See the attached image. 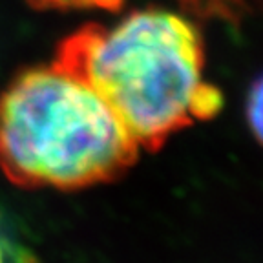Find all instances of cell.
<instances>
[{
    "label": "cell",
    "mask_w": 263,
    "mask_h": 263,
    "mask_svg": "<svg viewBox=\"0 0 263 263\" xmlns=\"http://www.w3.org/2000/svg\"><path fill=\"white\" fill-rule=\"evenodd\" d=\"M245 119L249 132L256 137L258 143H261V132H263V86L261 79L256 77L247 91L245 99Z\"/></svg>",
    "instance_id": "cell-4"
},
{
    "label": "cell",
    "mask_w": 263,
    "mask_h": 263,
    "mask_svg": "<svg viewBox=\"0 0 263 263\" xmlns=\"http://www.w3.org/2000/svg\"><path fill=\"white\" fill-rule=\"evenodd\" d=\"M139 146L93 90L57 66L18 73L0 93V168L22 189L110 183Z\"/></svg>",
    "instance_id": "cell-2"
},
{
    "label": "cell",
    "mask_w": 263,
    "mask_h": 263,
    "mask_svg": "<svg viewBox=\"0 0 263 263\" xmlns=\"http://www.w3.org/2000/svg\"><path fill=\"white\" fill-rule=\"evenodd\" d=\"M124 0H28L35 9H106L117 11L123 8Z\"/></svg>",
    "instance_id": "cell-5"
},
{
    "label": "cell",
    "mask_w": 263,
    "mask_h": 263,
    "mask_svg": "<svg viewBox=\"0 0 263 263\" xmlns=\"http://www.w3.org/2000/svg\"><path fill=\"white\" fill-rule=\"evenodd\" d=\"M53 66L93 90L148 152L223 108L221 91L205 81L201 33L164 9L82 26L57 46Z\"/></svg>",
    "instance_id": "cell-1"
},
{
    "label": "cell",
    "mask_w": 263,
    "mask_h": 263,
    "mask_svg": "<svg viewBox=\"0 0 263 263\" xmlns=\"http://www.w3.org/2000/svg\"><path fill=\"white\" fill-rule=\"evenodd\" d=\"M179 4L185 11L201 21L239 24L258 11L259 0H179Z\"/></svg>",
    "instance_id": "cell-3"
},
{
    "label": "cell",
    "mask_w": 263,
    "mask_h": 263,
    "mask_svg": "<svg viewBox=\"0 0 263 263\" xmlns=\"http://www.w3.org/2000/svg\"><path fill=\"white\" fill-rule=\"evenodd\" d=\"M0 263H4V252H2V247H0Z\"/></svg>",
    "instance_id": "cell-6"
}]
</instances>
